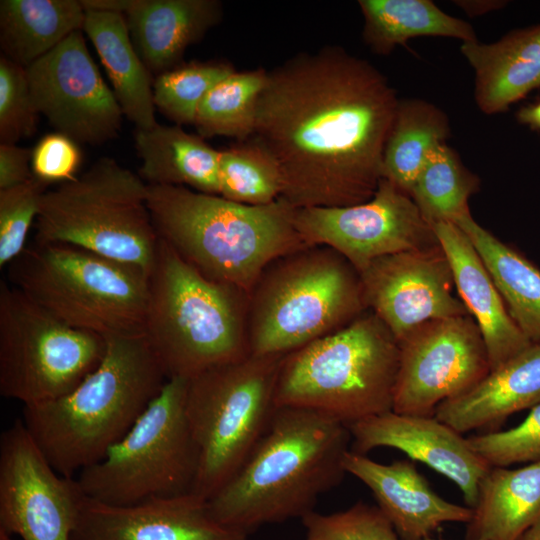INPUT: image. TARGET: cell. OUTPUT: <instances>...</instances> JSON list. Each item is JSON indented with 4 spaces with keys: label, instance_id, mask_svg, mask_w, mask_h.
<instances>
[{
    "label": "cell",
    "instance_id": "1",
    "mask_svg": "<svg viewBox=\"0 0 540 540\" xmlns=\"http://www.w3.org/2000/svg\"><path fill=\"white\" fill-rule=\"evenodd\" d=\"M398 102L372 64L326 46L267 71L250 139L278 164L292 207L353 206L382 179Z\"/></svg>",
    "mask_w": 540,
    "mask_h": 540
},
{
    "label": "cell",
    "instance_id": "2",
    "mask_svg": "<svg viewBox=\"0 0 540 540\" xmlns=\"http://www.w3.org/2000/svg\"><path fill=\"white\" fill-rule=\"evenodd\" d=\"M352 437L346 424L320 412L276 407L264 435L234 476L208 500L221 523L247 534L302 519L339 485Z\"/></svg>",
    "mask_w": 540,
    "mask_h": 540
},
{
    "label": "cell",
    "instance_id": "3",
    "mask_svg": "<svg viewBox=\"0 0 540 540\" xmlns=\"http://www.w3.org/2000/svg\"><path fill=\"white\" fill-rule=\"evenodd\" d=\"M104 339L100 363L72 391L23 408L28 432L64 477L100 461L168 380L144 333Z\"/></svg>",
    "mask_w": 540,
    "mask_h": 540
},
{
    "label": "cell",
    "instance_id": "4",
    "mask_svg": "<svg viewBox=\"0 0 540 540\" xmlns=\"http://www.w3.org/2000/svg\"><path fill=\"white\" fill-rule=\"evenodd\" d=\"M147 189L158 237L206 278L248 294L272 260L309 246L295 228V208L281 197L254 206L184 186Z\"/></svg>",
    "mask_w": 540,
    "mask_h": 540
},
{
    "label": "cell",
    "instance_id": "5",
    "mask_svg": "<svg viewBox=\"0 0 540 540\" xmlns=\"http://www.w3.org/2000/svg\"><path fill=\"white\" fill-rule=\"evenodd\" d=\"M248 299L203 276L159 238L144 334L167 379H190L249 356Z\"/></svg>",
    "mask_w": 540,
    "mask_h": 540
},
{
    "label": "cell",
    "instance_id": "6",
    "mask_svg": "<svg viewBox=\"0 0 540 540\" xmlns=\"http://www.w3.org/2000/svg\"><path fill=\"white\" fill-rule=\"evenodd\" d=\"M399 345L370 310L283 356L276 407L308 409L348 425L393 408Z\"/></svg>",
    "mask_w": 540,
    "mask_h": 540
},
{
    "label": "cell",
    "instance_id": "7",
    "mask_svg": "<svg viewBox=\"0 0 540 540\" xmlns=\"http://www.w3.org/2000/svg\"><path fill=\"white\" fill-rule=\"evenodd\" d=\"M248 295L252 355H286L367 311L359 272L324 245L275 258Z\"/></svg>",
    "mask_w": 540,
    "mask_h": 540
},
{
    "label": "cell",
    "instance_id": "8",
    "mask_svg": "<svg viewBox=\"0 0 540 540\" xmlns=\"http://www.w3.org/2000/svg\"><path fill=\"white\" fill-rule=\"evenodd\" d=\"M10 283L70 327L103 338L143 334L149 274L66 244L27 245L9 264Z\"/></svg>",
    "mask_w": 540,
    "mask_h": 540
},
{
    "label": "cell",
    "instance_id": "9",
    "mask_svg": "<svg viewBox=\"0 0 540 540\" xmlns=\"http://www.w3.org/2000/svg\"><path fill=\"white\" fill-rule=\"evenodd\" d=\"M147 196L142 178L102 157L81 176L42 195L34 242L76 246L149 274L159 238Z\"/></svg>",
    "mask_w": 540,
    "mask_h": 540
},
{
    "label": "cell",
    "instance_id": "10",
    "mask_svg": "<svg viewBox=\"0 0 540 540\" xmlns=\"http://www.w3.org/2000/svg\"><path fill=\"white\" fill-rule=\"evenodd\" d=\"M283 356L250 354L188 379L186 414L199 453L192 493L213 497L264 435Z\"/></svg>",
    "mask_w": 540,
    "mask_h": 540
},
{
    "label": "cell",
    "instance_id": "11",
    "mask_svg": "<svg viewBox=\"0 0 540 540\" xmlns=\"http://www.w3.org/2000/svg\"><path fill=\"white\" fill-rule=\"evenodd\" d=\"M187 383L168 379L129 431L78 474L87 498L129 506L192 492L199 453L186 414Z\"/></svg>",
    "mask_w": 540,
    "mask_h": 540
},
{
    "label": "cell",
    "instance_id": "12",
    "mask_svg": "<svg viewBox=\"0 0 540 540\" xmlns=\"http://www.w3.org/2000/svg\"><path fill=\"white\" fill-rule=\"evenodd\" d=\"M105 339L58 320L0 281V394L24 406L72 391L100 363Z\"/></svg>",
    "mask_w": 540,
    "mask_h": 540
},
{
    "label": "cell",
    "instance_id": "13",
    "mask_svg": "<svg viewBox=\"0 0 540 540\" xmlns=\"http://www.w3.org/2000/svg\"><path fill=\"white\" fill-rule=\"evenodd\" d=\"M392 411L433 416L490 372L487 349L475 320L460 316L426 322L402 340Z\"/></svg>",
    "mask_w": 540,
    "mask_h": 540
},
{
    "label": "cell",
    "instance_id": "14",
    "mask_svg": "<svg viewBox=\"0 0 540 540\" xmlns=\"http://www.w3.org/2000/svg\"><path fill=\"white\" fill-rule=\"evenodd\" d=\"M294 225L307 245L334 249L359 273L380 257L439 244L413 199L385 178L364 203L295 208Z\"/></svg>",
    "mask_w": 540,
    "mask_h": 540
},
{
    "label": "cell",
    "instance_id": "15",
    "mask_svg": "<svg viewBox=\"0 0 540 540\" xmlns=\"http://www.w3.org/2000/svg\"><path fill=\"white\" fill-rule=\"evenodd\" d=\"M17 419L0 438V529L22 540H71L85 499Z\"/></svg>",
    "mask_w": 540,
    "mask_h": 540
},
{
    "label": "cell",
    "instance_id": "16",
    "mask_svg": "<svg viewBox=\"0 0 540 540\" xmlns=\"http://www.w3.org/2000/svg\"><path fill=\"white\" fill-rule=\"evenodd\" d=\"M36 110L56 132L78 144L115 138L123 112L92 59L82 30H76L26 67Z\"/></svg>",
    "mask_w": 540,
    "mask_h": 540
},
{
    "label": "cell",
    "instance_id": "17",
    "mask_svg": "<svg viewBox=\"0 0 540 540\" xmlns=\"http://www.w3.org/2000/svg\"><path fill=\"white\" fill-rule=\"evenodd\" d=\"M359 274L367 310L397 342L426 322L470 315L440 244L380 257Z\"/></svg>",
    "mask_w": 540,
    "mask_h": 540
},
{
    "label": "cell",
    "instance_id": "18",
    "mask_svg": "<svg viewBox=\"0 0 540 540\" xmlns=\"http://www.w3.org/2000/svg\"><path fill=\"white\" fill-rule=\"evenodd\" d=\"M347 426L352 451L366 454L379 447L398 449L453 481L467 507L475 506L480 481L491 466L471 448L467 438L434 415H407L391 410Z\"/></svg>",
    "mask_w": 540,
    "mask_h": 540
},
{
    "label": "cell",
    "instance_id": "19",
    "mask_svg": "<svg viewBox=\"0 0 540 540\" xmlns=\"http://www.w3.org/2000/svg\"><path fill=\"white\" fill-rule=\"evenodd\" d=\"M219 522L195 493L153 498L129 506L85 497L71 540H248Z\"/></svg>",
    "mask_w": 540,
    "mask_h": 540
},
{
    "label": "cell",
    "instance_id": "20",
    "mask_svg": "<svg viewBox=\"0 0 540 540\" xmlns=\"http://www.w3.org/2000/svg\"><path fill=\"white\" fill-rule=\"evenodd\" d=\"M344 467L370 489L401 540H425L443 523H468L472 517V508L435 493L410 460L382 464L350 450Z\"/></svg>",
    "mask_w": 540,
    "mask_h": 540
},
{
    "label": "cell",
    "instance_id": "21",
    "mask_svg": "<svg viewBox=\"0 0 540 540\" xmlns=\"http://www.w3.org/2000/svg\"><path fill=\"white\" fill-rule=\"evenodd\" d=\"M107 6L125 16L138 55L157 75L180 65L187 47L223 15L218 0H110Z\"/></svg>",
    "mask_w": 540,
    "mask_h": 540
},
{
    "label": "cell",
    "instance_id": "22",
    "mask_svg": "<svg viewBox=\"0 0 540 540\" xmlns=\"http://www.w3.org/2000/svg\"><path fill=\"white\" fill-rule=\"evenodd\" d=\"M453 273L455 288L482 334L494 370L532 343L511 318L481 257L457 225L433 226ZM490 370V371H491Z\"/></svg>",
    "mask_w": 540,
    "mask_h": 540
},
{
    "label": "cell",
    "instance_id": "23",
    "mask_svg": "<svg viewBox=\"0 0 540 540\" xmlns=\"http://www.w3.org/2000/svg\"><path fill=\"white\" fill-rule=\"evenodd\" d=\"M540 403V343H532L466 393L440 403L434 416L459 433L499 425Z\"/></svg>",
    "mask_w": 540,
    "mask_h": 540
},
{
    "label": "cell",
    "instance_id": "24",
    "mask_svg": "<svg viewBox=\"0 0 540 540\" xmlns=\"http://www.w3.org/2000/svg\"><path fill=\"white\" fill-rule=\"evenodd\" d=\"M474 68L475 99L486 114L502 112L540 86V25L516 30L497 42H463Z\"/></svg>",
    "mask_w": 540,
    "mask_h": 540
},
{
    "label": "cell",
    "instance_id": "25",
    "mask_svg": "<svg viewBox=\"0 0 540 540\" xmlns=\"http://www.w3.org/2000/svg\"><path fill=\"white\" fill-rule=\"evenodd\" d=\"M82 31L105 67L123 115L139 130L154 128L158 124L154 81L131 41L125 16L119 12L85 9Z\"/></svg>",
    "mask_w": 540,
    "mask_h": 540
},
{
    "label": "cell",
    "instance_id": "26",
    "mask_svg": "<svg viewBox=\"0 0 540 540\" xmlns=\"http://www.w3.org/2000/svg\"><path fill=\"white\" fill-rule=\"evenodd\" d=\"M540 519V460L491 467L480 481L466 540H516Z\"/></svg>",
    "mask_w": 540,
    "mask_h": 540
},
{
    "label": "cell",
    "instance_id": "27",
    "mask_svg": "<svg viewBox=\"0 0 540 540\" xmlns=\"http://www.w3.org/2000/svg\"><path fill=\"white\" fill-rule=\"evenodd\" d=\"M136 149L142 160L139 174L148 185L184 186L219 195V154L200 135L179 125L157 124L137 129Z\"/></svg>",
    "mask_w": 540,
    "mask_h": 540
},
{
    "label": "cell",
    "instance_id": "28",
    "mask_svg": "<svg viewBox=\"0 0 540 540\" xmlns=\"http://www.w3.org/2000/svg\"><path fill=\"white\" fill-rule=\"evenodd\" d=\"M85 9L78 0H1L2 55L27 67L76 30Z\"/></svg>",
    "mask_w": 540,
    "mask_h": 540
},
{
    "label": "cell",
    "instance_id": "29",
    "mask_svg": "<svg viewBox=\"0 0 540 540\" xmlns=\"http://www.w3.org/2000/svg\"><path fill=\"white\" fill-rule=\"evenodd\" d=\"M455 225L475 247L517 327L531 343H540V268L471 214Z\"/></svg>",
    "mask_w": 540,
    "mask_h": 540
},
{
    "label": "cell",
    "instance_id": "30",
    "mask_svg": "<svg viewBox=\"0 0 540 540\" xmlns=\"http://www.w3.org/2000/svg\"><path fill=\"white\" fill-rule=\"evenodd\" d=\"M363 38L374 53L389 54L397 45L420 36L475 41L472 26L429 0H360Z\"/></svg>",
    "mask_w": 540,
    "mask_h": 540
},
{
    "label": "cell",
    "instance_id": "31",
    "mask_svg": "<svg viewBox=\"0 0 540 540\" xmlns=\"http://www.w3.org/2000/svg\"><path fill=\"white\" fill-rule=\"evenodd\" d=\"M449 134L447 116L431 103L399 100L386 141L382 178L410 196L429 153Z\"/></svg>",
    "mask_w": 540,
    "mask_h": 540
},
{
    "label": "cell",
    "instance_id": "32",
    "mask_svg": "<svg viewBox=\"0 0 540 540\" xmlns=\"http://www.w3.org/2000/svg\"><path fill=\"white\" fill-rule=\"evenodd\" d=\"M479 184V178L443 143L427 156L410 197L432 227L441 222L456 224L471 214L468 200Z\"/></svg>",
    "mask_w": 540,
    "mask_h": 540
},
{
    "label": "cell",
    "instance_id": "33",
    "mask_svg": "<svg viewBox=\"0 0 540 540\" xmlns=\"http://www.w3.org/2000/svg\"><path fill=\"white\" fill-rule=\"evenodd\" d=\"M267 71H234L216 83L201 101L194 126L202 138L226 136L249 140L255 128L256 106Z\"/></svg>",
    "mask_w": 540,
    "mask_h": 540
},
{
    "label": "cell",
    "instance_id": "34",
    "mask_svg": "<svg viewBox=\"0 0 540 540\" xmlns=\"http://www.w3.org/2000/svg\"><path fill=\"white\" fill-rule=\"evenodd\" d=\"M282 175L274 158L252 139L220 150L219 196L246 205H266L281 196Z\"/></svg>",
    "mask_w": 540,
    "mask_h": 540
},
{
    "label": "cell",
    "instance_id": "35",
    "mask_svg": "<svg viewBox=\"0 0 540 540\" xmlns=\"http://www.w3.org/2000/svg\"><path fill=\"white\" fill-rule=\"evenodd\" d=\"M234 71L227 62L181 63L157 75L154 80L155 108L177 125H194L203 98L216 83Z\"/></svg>",
    "mask_w": 540,
    "mask_h": 540
},
{
    "label": "cell",
    "instance_id": "36",
    "mask_svg": "<svg viewBox=\"0 0 540 540\" xmlns=\"http://www.w3.org/2000/svg\"><path fill=\"white\" fill-rule=\"evenodd\" d=\"M301 520L304 540H401L377 505L361 501L331 514L312 511Z\"/></svg>",
    "mask_w": 540,
    "mask_h": 540
},
{
    "label": "cell",
    "instance_id": "37",
    "mask_svg": "<svg viewBox=\"0 0 540 540\" xmlns=\"http://www.w3.org/2000/svg\"><path fill=\"white\" fill-rule=\"evenodd\" d=\"M47 185L32 177L25 183L0 189V267L9 265L26 248L28 232L36 221Z\"/></svg>",
    "mask_w": 540,
    "mask_h": 540
},
{
    "label": "cell",
    "instance_id": "38",
    "mask_svg": "<svg viewBox=\"0 0 540 540\" xmlns=\"http://www.w3.org/2000/svg\"><path fill=\"white\" fill-rule=\"evenodd\" d=\"M26 68L0 57V143L17 144L32 136L38 124Z\"/></svg>",
    "mask_w": 540,
    "mask_h": 540
},
{
    "label": "cell",
    "instance_id": "39",
    "mask_svg": "<svg viewBox=\"0 0 540 540\" xmlns=\"http://www.w3.org/2000/svg\"><path fill=\"white\" fill-rule=\"evenodd\" d=\"M471 448L491 467L540 460V403L516 427L467 438Z\"/></svg>",
    "mask_w": 540,
    "mask_h": 540
},
{
    "label": "cell",
    "instance_id": "40",
    "mask_svg": "<svg viewBox=\"0 0 540 540\" xmlns=\"http://www.w3.org/2000/svg\"><path fill=\"white\" fill-rule=\"evenodd\" d=\"M81 162L78 143L58 132L43 136L32 149L33 177L47 186L76 179Z\"/></svg>",
    "mask_w": 540,
    "mask_h": 540
},
{
    "label": "cell",
    "instance_id": "41",
    "mask_svg": "<svg viewBox=\"0 0 540 540\" xmlns=\"http://www.w3.org/2000/svg\"><path fill=\"white\" fill-rule=\"evenodd\" d=\"M32 150L17 144H0V189L27 182L33 177Z\"/></svg>",
    "mask_w": 540,
    "mask_h": 540
},
{
    "label": "cell",
    "instance_id": "42",
    "mask_svg": "<svg viewBox=\"0 0 540 540\" xmlns=\"http://www.w3.org/2000/svg\"><path fill=\"white\" fill-rule=\"evenodd\" d=\"M462 9L466 11L468 15H479L486 13L497 7L501 6L503 2L498 1H457Z\"/></svg>",
    "mask_w": 540,
    "mask_h": 540
},
{
    "label": "cell",
    "instance_id": "43",
    "mask_svg": "<svg viewBox=\"0 0 540 540\" xmlns=\"http://www.w3.org/2000/svg\"><path fill=\"white\" fill-rule=\"evenodd\" d=\"M517 117L521 123L540 129V102L522 108Z\"/></svg>",
    "mask_w": 540,
    "mask_h": 540
},
{
    "label": "cell",
    "instance_id": "44",
    "mask_svg": "<svg viewBox=\"0 0 540 540\" xmlns=\"http://www.w3.org/2000/svg\"><path fill=\"white\" fill-rule=\"evenodd\" d=\"M516 540H540V519L523 532Z\"/></svg>",
    "mask_w": 540,
    "mask_h": 540
},
{
    "label": "cell",
    "instance_id": "45",
    "mask_svg": "<svg viewBox=\"0 0 540 540\" xmlns=\"http://www.w3.org/2000/svg\"><path fill=\"white\" fill-rule=\"evenodd\" d=\"M9 533L4 531L3 529H0V540H13Z\"/></svg>",
    "mask_w": 540,
    "mask_h": 540
},
{
    "label": "cell",
    "instance_id": "46",
    "mask_svg": "<svg viewBox=\"0 0 540 540\" xmlns=\"http://www.w3.org/2000/svg\"><path fill=\"white\" fill-rule=\"evenodd\" d=\"M425 540H436V539H433V538H431V537H428V538H426ZM439 540H442V539H439Z\"/></svg>",
    "mask_w": 540,
    "mask_h": 540
}]
</instances>
